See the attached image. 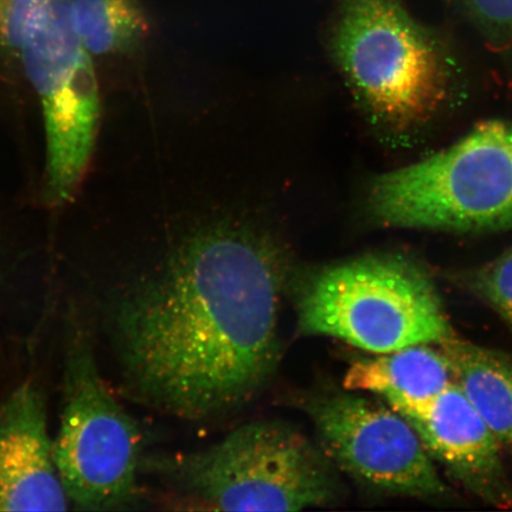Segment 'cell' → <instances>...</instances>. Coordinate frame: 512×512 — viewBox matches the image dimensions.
<instances>
[{
  "label": "cell",
  "mask_w": 512,
  "mask_h": 512,
  "mask_svg": "<svg viewBox=\"0 0 512 512\" xmlns=\"http://www.w3.org/2000/svg\"><path fill=\"white\" fill-rule=\"evenodd\" d=\"M288 285L285 256L258 235L219 228L185 242L117 311L133 392L188 419L252 399L279 361Z\"/></svg>",
  "instance_id": "6da1fadb"
},
{
  "label": "cell",
  "mask_w": 512,
  "mask_h": 512,
  "mask_svg": "<svg viewBox=\"0 0 512 512\" xmlns=\"http://www.w3.org/2000/svg\"><path fill=\"white\" fill-rule=\"evenodd\" d=\"M298 329L380 355L440 345L456 335L431 275L401 255H370L322 268L296 291Z\"/></svg>",
  "instance_id": "7a4b0ae2"
},
{
  "label": "cell",
  "mask_w": 512,
  "mask_h": 512,
  "mask_svg": "<svg viewBox=\"0 0 512 512\" xmlns=\"http://www.w3.org/2000/svg\"><path fill=\"white\" fill-rule=\"evenodd\" d=\"M170 469L187 510L300 511L328 507L342 494L322 448L285 422L242 426Z\"/></svg>",
  "instance_id": "3957f363"
},
{
  "label": "cell",
  "mask_w": 512,
  "mask_h": 512,
  "mask_svg": "<svg viewBox=\"0 0 512 512\" xmlns=\"http://www.w3.org/2000/svg\"><path fill=\"white\" fill-rule=\"evenodd\" d=\"M384 226L445 232L512 228V123L479 125L448 149L390 171L371 185Z\"/></svg>",
  "instance_id": "277c9868"
},
{
  "label": "cell",
  "mask_w": 512,
  "mask_h": 512,
  "mask_svg": "<svg viewBox=\"0 0 512 512\" xmlns=\"http://www.w3.org/2000/svg\"><path fill=\"white\" fill-rule=\"evenodd\" d=\"M332 50L362 104L395 130L427 123L445 104L443 50L402 0H337Z\"/></svg>",
  "instance_id": "5b68a950"
},
{
  "label": "cell",
  "mask_w": 512,
  "mask_h": 512,
  "mask_svg": "<svg viewBox=\"0 0 512 512\" xmlns=\"http://www.w3.org/2000/svg\"><path fill=\"white\" fill-rule=\"evenodd\" d=\"M140 437L102 380L87 336L70 335L64 371L59 435L54 443L57 471L69 502L83 510H110L136 494Z\"/></svg>",
  "instance_id": "8992f818"
},
{
  "label": "cell",
  "mask_w": 512,
  "mask_h": 512,
  "mask_svg": "<svg viewBox=\"0 0 512 512\" xmlns=\"http://www.w3.org/2000/svg\"><path fill=\"white\" fill-rule=\"evenodd\" d=\"M18 56L42 106L46 200L62 206L73 200L86 176L101 118L93 56L76 34L70 0H48L42 21Z\"/></svg>",
  "instance_id": "52a82bcc"
},
{
  "label": "cell",
  "mask_w": 512,
  "mask_h": 512,
  "mask_svg": "<svg viewBox=\"0 0 512 512\" xmlns=\"http://www.w3.org/2000/svg\"><path fill=\"white\" fill-rule=\"evenodd\" d=\"M305 411L336 469L380 494L418 499L448 495L434 460L405 416L361 395L311 396Z\"/></svg>",
  "instance_id": "ba28073f"
},
{
  "label": "cell",
  "mask_w": 512,
  "mask_h": 512,
  "mask_svg": "<svg viewBox=\"0 0 512 512\" xmlns=\"http://www.w3.org/2000/svg\"><path fill=\"white\" fill-rule=\"evenodd\" d=\"M411 422L434 462L472 494L495 505L512 504L501 440L456 383L433 399L394 409Z\"/></svg>",
  "instance_id": "9c48e42d"
},
{
  "label": "cell",
  "mask_w": 512,
  "mask_h": 512,
  "mask_svg": "<svg viewBox=\"0 0 512 512\" xmlns=\"http://www.w3.org/2000/svg\"><path fill=\"white\" fill-rule=\"evenodd\" d=\"M46 403L27 382L0 403V511H64Z\"/></svg>",
  "instance_id": "30bf717a"
},
{
  "label": "cell",
  "mask_w": 512,
  "mask_h": 512,
  "mask_svg": "<svg viewBox=\"0 0 512 512\" xmlns=\"http://www.w3.org/2000/svg\"><path fill=\"white\" fill-rule=\"evenodd\" d=\"M454 383L438 345H412L361 358L345 374L344 389L379 396L393 409L434 398Z\"/></svg>",
  "instance_id": "8fae6325"
},
{
  "label": "cell",
  "mask_w": 512,
  "mask_h": 512,
  "mask_svg": "<svg viewBox=\"0 0 512 512\" xmlns=\"http://www.w3.org/2000/svg\"><path fill=\"white\" fill-rule=\"evenodd\" d=\"M453 381L502 444L512 441V356L454 336L438 345Z\"/></svg>",
  "instance_id": "7c38bea8"
},
{
  "label": "cell",
  "mask_w": 512,
  "mask_h": 512,
  "mask_svg": "<svg viewBox=\"0 0 512 512\" xmlns=\"http://www.w3.org/2000/svg\"><path fill=\"white\" fill-rule=\"evenodd\" d=\"M70 6L76 34L92 56L131 53L149 35L140 0H70Z\"/></svg>",
  "instance_id": "4fadbf2b"
},
{
  "label": "cell",
  "mask_w": 512,
  "mask_h": 512,
  "mask_svg": "<svg viewBox=\"0 0 512 512\" xmlns=\"http://www.w3.org/2000/svg\"><path fill=\"white\" fill-rule=\"evenodd\" d=\"M466 284L512 325V247L467 274Z\"/></svg>",
  "instance_id": "5bb4252c"
},
{
  "label": "cell",
  "mask_w": 512,
  "mask_h": 512,
  "mask_svg": "<svg viewBox=\"0 0 512 512\" xmlns=\"http://www.w3.org/2000/svg\"><path fill=\"white\" fill-rule=\"evenodd\" d=\"M48 0H0V51L18 55L42 21Z\"/></svg>",
  "instance_id": "9a60e30c"
},
{
  "label": "cell",
  "mask_w": 512,
  "mask_h": 512,
  "mask_svg": "<svg viewBox=\"0 0 512 512\" xmlns=\"http://www.w3.org/2000/svg\"><path fill=\"white\" fill-rule=\"evenodd\" d=\"M467 16L491 41L512 43V0H460Z\"/></svg>",
  "instance_id": "2e32d148"
},
{
  "label": "cell",
  "mask_w": 512,
  "mask_h": 512,
  "mask_svg": "<svg viewBox=\"0 0 512 512\" xmlns=\"http://www.w3.org/2000/svg\"><path fill=\"white\" fill-rule=\"evenodd\" d=\"M510 448H511V454H512V441L511 443L509 444Z\"/></svg>",
  "instance_id": "e0dca14e"
}]
</instances>
